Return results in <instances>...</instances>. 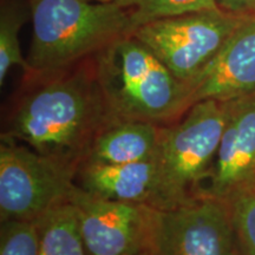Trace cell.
<instances>
[{
  "instance_id": "obj_1",
  "label": "cell",
  "mask_w": 255,
  "mask_h": 255,
  "mask_svg": "<svg viewBox=\"0 0 255 255\" xmlns=\"http://www.w3.org/2000/svg\"><path fill=\"white\" fill-rule=\"evenodd\" d=\"M115 121L92 56L53 71L24 73L1 138L79 167L96 137Z\"/></svg>"
},
{
  "instance_id": "obj_2",
  "label": "cell",
  "mask_w": 255,
  "mask_h": 255,
  "mask_svg": "<svg viewBox=\"0 0 255 255\" xmlns=\"http://www.w3.org/2000/svg\"><path fill=\"white\" fill-rule=\"evenodd\" d=\"M31 72H46L96 56L135 31L132 8L89 0H27Z\"/></svg>"
},
{
  "instance_id": "obj_3",
  "label": "cell",
  "mask_w": 255,
  "mask_h": 255,
  "mask_svg": "<svg viewBox=\"0 0 255 255\" xmlns=\"http://www.w3.org/2000/svg\"><path fill=\"white\" fill-rule=\"evenodd\" d=\"M96 57L108 103L117 120L170 126L190 108L186 83L132 33Z\"/></svg>"
},
{
  "instance_id": "obj_4",
  "label": "cell",
  "mask_w": 255,
  "mask_h": 255,
  "mask_svg": "<svg viewBox=\"0 0 255 255\" xmlns=\"http://www.w3.org/2000/svg\"><path fill=\"white\" fill-rule=\"evenodd\" d=\"M228 115V102L201 101L191 105L176 123L164 127L156 155L154 208H174L200 196Z\"/></svg>"
},
{
  "instance_id": "obj_5",
  "label": "cell",
  "mask_w": 255,
  "mask_h": 255,
  "mask_svg": "<svg viewBox=\"0 0 255 255\" xmlns=\"http://www.w3.org/2000/svg\"><path fill=\"white\" fill-rule=\"evenodd\" d=\"M78 165L41 155L30 146L1 138L0 221L34 220L69 202L77 188Z\"/></svg>"
},
{
  "instance_id": "obj_6",
  "label": "cell",
  "mask_w": 255,
  "mask_h": 255,
  "mask_svg": "<svg viewBox=\"0 0 255 255\" xmlns=\"http://www.w3.org/2000/svg\"><path fill=\"white\" fill-rule=\"evenodd\" d=\"M244 19L222 9H208L154 19L139 25L132 34L187 84L214 58Z\"/></svg>"
},
{
  "instance_id": "obj_7",
  "label": "cell",
  "mask_w": 255,
  "mask_h": 255,
  "mask_svg": "<svg viewBox=\"0 0 255 255\" xmlns=\"http://www.w3.org/2000/svg\"><path fill=\"white\" fill-rule=\"evenodd\" d=\"M150 255H240L227 203L209 196L154 208Z\"/></svg>"
},
{
  "instance_id": "obj_8",
  "label": "cell",
  "mask_w": 255,
  "mask_h": 255,
  "mask_svg": "<svg viewBox=\"0 0 255 255\" xmlns=\"http://www.w3.org/2000/svg\"><path fill=\"white\" fill-rule=\"evenodd\" d=\"M70 202L77 213L87 255L150 253L154 207L100 199L78 186Z\"/></svg>"
},
{
  "instance_id": "obj_9",
  "label": "cell",
  "mask_w": 255,
  "mask_h": 255,
  "mask_svg": "<svg viewBox=\"0 0 255 255\" xmlns=\"http://www.w3.org/2000/svg\"><path fill=\"white\" fill-rule=\"evenodd\" d=\"M228 103L218 154L200 193L223 202L255 188V96Z\"/></svg>"
},
{
  "instance_id": "obj_10",
  "label": "cell",
  "mask_w": 255,
  "mask_h": 255,
  "mask_svg": "<svg viewBox=\"0 0 255 255\" xmlns=\"http://www.w3.org/2000/svg\"><path fill=\"white\" fill-rule=\"evenodd\" d=\"M189 104L255 96V15H247L196 77L187 83Z\"/></svg>"
},
{
  "instance_id": "obj_11",
  "label": "cell",
  "mask_w": 255,
  "mask_h": 255,
  "mask_svg": "<svg viewBox=\"0 0 255 255\" xmlns=\"http://www.w3.org/2000/svg\"><path fill=\"white\" fill-rule=\"evenodd\" d=\"M157 181L156 157L127 164L84 162L76 177L77 186L95 197L154 206Z\"/></svg>"
},
{
  "instance_id": "obj_12",
  "label": "cell",
  "mask_w": 255,
  "mask_h": 255,
  "mask_svg": "<svg viewBox=\"0 0 255 255\" xmlns=\"http://www.w3.org/2000/svg\"><path fill=\"white\" fill-rule=\"evenodd\" d=\"M164 127L142 121H115L96 137L84 162L127 164L155 158Z\"/></svg>"
},
{
  "instance_id": "obj_13",
  "label": "cell",
  "mask_w": 255,
  "mask_h": 255,
  "mask_svg": "<svg viewBox=\"0 0 255 255\" xmlns=\"http://www.w3.org/2000/svg\"><path fill=\"white\" fill-rule=\"evenodd\" d=\"M34 222L39 237L38 255H87L77 213L70 201L49 210Z\"/></svg>"
},
{
  "instance_id": "obj_14",
  "label": "cell",
  "mask_w": 255,
  "mask_h": 255,
  "mask_svg": "<svg viewBox=\"0 0 255 255\" xmlns=\"http://www.w3.org/2000/svg\"><path fill=\"white\" fill-rule=\"evenodd\" d=\"M25 21L24 13L14 0H1L0 6V85H4L13 66H20L24 73L31 72L19 44V31Z\"/></svg>"
},
{
  "instance_id": "obj_15",
  "label": "cell",
  "mask_w": 255,
  "mask_h": 255,
  "mask_svg": "<svg viewBox=\"0 0 255 255\" xmlns=\"http://www.w3.org/2000/svg\"><path fill=\"white\" fill-rule=\"evenodd\" d=\"M131 8L135 30L154 19L220 9L218 0H132Z\"/></svg>"
},
{
  "instance_id": "obj_16",
  "label": "cell",
  "mask_w": 255,
  "mask_h": 255,
  "mask_svg": "<svg viewBox=\"0 0 255 255\" xmlns=\"http://www.w3.org/2000/svg\"><path fill=\"white\" fill-rule=\"evenodd\" d=\"M226 203L240 255H255V188L242 191Z\"/></svg>"
},
{
  "instance_id": "obj_17",
  "label": "cell",
  "mask_w": 255,
  "mask_h": 255,
  "mask_svg": "<svg viewBox=\"0 0 255 255\" xmlns=\"http://www.w3.org/2000/svg\"><path fill=\"white\" fill-rule=\"evenodd\" d=\"M37 225L28 220H8L0 228V255H38Z\"/></svg>"
},
{
  "instance_id": "obj_18",
  "label": "cell",
  "mask_w": 255,
  "mask_h": 255,
  "mask_svg": "<svg viewBox=\"0 0 255 255\" xmlns=\"http://www.w3.org/2000/svg\"><path fill=\"white\" fill-rule=\"evenodd\" d=\"M220 9L235 15H255V0H218Z\"/></svg>"
},
{
  "instance_id": "obj_19",
  "label": "cell",
  "mask_w": 255,
  "mask_h": 255,
  "mask_svg": "<svg viewBox=\"0 0 255 255\" xmlns=\"http://www.w3.org/2000/svg\"><path fill=\"white\" fill-rule=\"evenodd\" d=\"M92 2H100V4H121L131 7L132 0H89Z\"/></svg>"
},
{
  "instance_id": "obj_20",
  "label": "cell",
  "mask_w": 255,
  "mask_h": 255,
  "mask_svg": "<svg viewBox=\"0 0 255 255\" xmlns=\"http://www.w3.org/2000/svg\"><path fill=\"white\" fill-rule=\"evenodd\" d=\"M137 255H150V253H142V254H137Z\"/></svg>"
}]
</instances>
